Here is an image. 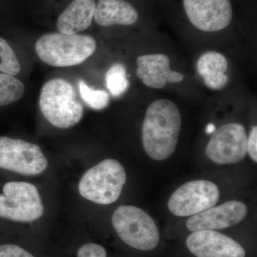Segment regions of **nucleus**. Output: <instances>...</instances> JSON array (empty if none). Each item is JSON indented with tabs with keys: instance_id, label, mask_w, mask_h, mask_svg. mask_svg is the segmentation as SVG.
Here are the masks:
<instances>
[{
	"instance_id": "obj_1",
	"label": "nucleus",
	"mask_w": 257,
	"mask_h": 257,
	"mask_svg": "<svg viewBox=\"0 0 257 257\" xmlns=\"http://www.w3.org/2000/svg\"><path fill=\"white\" fill-rule=\"evenodd\" d=\"M182 117L173 101L161 99L147 108L143 126L144 149L152 160H167L178 144Z\"/></svg>"
},
{
	"instance_id": "obj_2",
	"label": "nucleus",
	"mask_w": 257,
	"mask_h": 257,
	"mask_svg": "<svg viewBox=\"0 0 257 257\" xmlns=\"http://www.w3.org/2000/svg\"><path fill=\"white\" fill-rule=\"evenodd\" d=\"M96 42L89 35L52 32L42 35L35 44L40 60L55 67L78 65L94 53Z\"/></svg>"
},
{
	"instance_id": "obj_3",
	"label": "nucleus",
	"mask_w": 257,
	"mask_h": 257,
	"mask_svg": "<svg viewBox=\"0 0 257 257\" xmlns=\"http://www.w3.org/2000/svg\"><path fill=\"white\" fill-rule=\"evenodd\" d=\"M40 106L47 121L61 128L77 124L84 113L73 84L61 78L50 79L44 84L40 92Z\"/></svg>"
},
{
	"instance_id": "obj_4",
	"label": "nucleus",
	"mask_w": 257,
	"mask_h": 257,
	"mask_svg": "<svg viewBox=\"0 0 257 257\" xmlns=\"http://www.w3.org/2000/svg\"><path fill=\"white\" fill-rule=\"evenodd\" d=\"M126 180V172L121 164L107 159L84 174L79 181V192L90 202L107 205L119 199Z\"/></svg>"
},
{
	"instance_id": "obj_5",
	"label": "nucleus",
	"mask_w": 257,
	"mask_h": 257,
	"mask_svg": "<svg viewBox=\"0 0 257 257\" xmlns=\"http://www.w3.org/2000/svg\"><path fill=\"white\" fill-rule=\"evenodd\" d=\"M111 222L120 239L131 247L150 251L160 242L156 223L140 208L120 206L113 214Z\"/></svg>"
},
{
	"instance_id": "obj_6",
	"label": "nucleus",
	"mask_w": 257,
	"mask_h": 257,
	"mask_svg": "<svg viewBox=\"0 0 257 257\" xmlns=\"http://www.w3.org/2000/svg\"><path fill=\"white\" fill-rule=\"evenodd\" d=\"M44 207L38 189L25 182H10L0 194V217L18 222H30L40 219Z\"/></svg>"
},
{
	"instance_id": "obj_7",
	"label": "nucleus",
	"mask_w": 257,
	"mask_h": 257,
	"mask_svg": "<svg viewBox=\"0 0 257 257\" xmlns=\"http://www.w3.org/2000/svg\"><path fill=\"white\" fill-rule=\"evenodd\" d=\"M47 166V158L38 145L18 139L0 137V168L34 176L42 173Z\"/></svg>"
},
{
	"instance_id": "obj_8",
	"label": "nucleus",
	"mask_w": 257,
	"mask_h": 257,
	"mask_svg": "<svg viewBox=\"0 0 257 257\" xmlns=\"http://www.w3.org/2000/svg\"><path fill=\"white\" fill-rule=\"evenodd\" d=\"M217 186L207 180H194L182 184L172 194L168 208L174 215H195L214 207L219 199Z\"/></svg>"
},
{
	"instance_id": "obj_9",
	"label": "nucleus",
	"mask_w": 257,
	"mask_h": 257,
	"mask_svg": "<svg viewBox=\"0 0 257 257\" xmlns=\"http://www.w3.org/2000/svg\"><path fill=\"white\" fill-rule=\"evenodd\" d=\"M209 160L219 165L237 163L247 154V135L242 124L229 123L215 130L205 150Z\"/></svg>"
},
{
	"instance_id": "obj_10",
	"label": "nucleus",
	"mask_w": 257,
	"mask_h": 257,
	"mask_svg": "<svg viewBox=\"0 0 257 257\" xmlns=\"http://www.w3.org/2000/svg\"><path fill=\"white\" fill-rule=\"evenodd\" d=\"M183 5L190 23L202 31L224 30L232 20L229 0H183Z\"/></svg>"
},
{
	"instance_id": "obj_11",
	"label": "nucleus",
	"mask_w": 257,
	"mask_h": 257,
	"mask_svg": "<svg viewBox=\"0 0 257 257\" xmlns=\"http://www.w3.org/2000/svg\"><path fill=\"white\" fill-rule=\"evenodd\" d=\"M186 244L197 257H245L246 254L237 241L215 230L193 231Z\"/></svg>"
},
{
	"instance_id": "obj_12",
	"label": "nucleus",
	"mask_w": 257,
	"mask_h": 257,
	"mask_svg": "<svg viewBox=\"0 0 257 257\" xmlns=\"http://www.w3.org/2000/svg\"><path fill=\"white\" fill-rule=\"evenodd\" d=\"M247 211L244 203L230 200L191 216L186 226L191 231L226 229L241 222Z\"/></svg>"
},
{
	"instance_id": "obj_13",
	"label": "nucleus",
	"mask_w": 257,
	"mask_h": 257,
	"mask_svg": "<svg viewBox=\"0 0 257 257\" xmlns=\"http://www.w3.org/2000/svg\"><path fill=\"white\" fill-rule=\"evenodd\" d=\"M137 76L147 87L160 89L165 87L167 82L183 81V74L171 69L170 58L164 54L140 56L137 59Z\"/></svg>"
},
{
	"instance_id": "obj_14",
	"label": "nucleus",
	"mask_w": 257,
	"mask_h": 257,
	"mask_svg": "<svg viewBox=\"0 0 257 257\" xmlns=\"http://www.w3.org/2000/svg\"><path fill=\"white\" fill-rule=\"evenodd\" d=\"M95 8L94 0H73L57 19L59 32L74 35L87 30L92 25Z\"/></svg>"
},
{
	"instance_id": "obj_15",
	"label": "nucleus",
	"mask_w": 257,
	"mask_h": 257,
	"mask_svg": "<svg viewBox=\"0 0 257 257\" xmlns=\"http://www.w3.org/2000/svg\"><path fill=\"white\" fill-rule=\"evenodd\" d=\"M137 10L124 0H98L94 19L102 27L132 25L138 21Z\"/></svg>"
},
{
	"instance_id": "obj_16",
	"label": "nucleus",
	"mask_w": 257,
	"mask_h": 257,
	"mask_svg": "<svg viewBox=\"0 0 257 257\" xmlns=\"http://www.w3.org/2000/svg\"><path fill=\"white\" fill-rule=\"evenodd\" d=\"M228 62L222 54L217 52H207L203 54L197 63V70L202 77L204 84L214 90H220L226 85Z\"/></svg>"
},
{
	"instance_id": "obj_17",
	"label": "nucleus",
	"mask_w": 257,
	"mask_h": 257,
	"mask_svg": "<svg viewBox=\"0 0 257 257\" xmlns=\"http://www.w3.org/2000/svg\"><path fill=\"white\" fill-rule=\"evenodd\" d=\"M25 94V85L10 74L0 73V106L18 101Z\"/></svg>"
},
{
	"instance_id": "obj_18",
	"label": "nucleus",
	"mask_w": 257,
	"mask_h": 257,
	"mask_svg": "<svg viewBox=\"0 0 257 257\" xmlns=\"http://www.w3.org/2000/svg\"><path fill=\"white\" fill-rule=\"evenodd\" d=\"M105 80L106 87L114 97L122 95L130 87L126 67L121 63L114 64L108 69Z\"/></svg>"
},
{
	"instance_id": "obj_19",
	"label": "nucleus",
	"mask_w": 257,
	"mask_h": 257,
	"mask_svg": "<svg viewBox=\"0 0 257 257\" xmlns=\"http://www.w3.org/2000/svg\"><path fill=\"white\" fill-rule=\"evenodd\" d=\"M79 90L82 100L91 109L101 110L109 103V95L106 91L89 87L84 81L79 80Z\"/></svg>"
},
{
	"instance_id": "obj_20",
	"label": "nucleus",
	"mask_w": 257,
	"mask_h": 257,
	"mask_svg": "<svg viewBox=\"0 0 257 257\" xmlns=\"http://www.w3.org/2000/svg\"><path fill=\"white\" fill-rule=\"evenodd\" d=\"M20 71L21 66L14 50L5 39L0 37V72L15 77Z\"/></svg>"
},
{
	"instance_id": "obj_21",
	"label": "nucleus",
	"mask_w": 257,
	"mask_h": 257,
	"mask_svg": "<svg viewBox=\"0 0 257 257\" xmlns=\"http://www.w3.org/2000/svg\"><path fill=\"white\" fill-rule=\"evenodd\" d=\"M77 257H106V251L101 245L88 243L79 248Z\"/></svg>"
},
{
	"instance_id": "obj_22",
	"label": "nucleus",
	"mask_w": 257,
	"mask_h": 257,
	"mask_svg": "<svg viewBox=\"0 0 257 257\" xmlns=\"http://www.w3.org/2000/svg\"><path fill=\"white\" fill-rule=\"evenodd\" d=\"M0 257H35L18 245H0Z\"/></svg>"
},
{
	"instance_id": "obj_23",
	"label": "nucleus",
	"mask_w": 257,
	"mask_h": 257,
	"mask_svg": "<svg viewBox=\"0 0 257 257\" xmlns=\"http://www.w3.org/2000/svg\"><path fill=\"white\" fill-rule=\"evenodd\" d=\"M247 152L255 163L257 162V126L251 127L247 138Z\"/></svg>"
},
{
	"instance_id": "obj_24",
	"label": "nucleus",
	"mask_w": 257,
	"mask_h": 257,
	"mask_svg": "<svg viewBox=\"0 0 257 257\" xmlns=\"http://www.w3.org/2000/svg\"><path fill=\"white\" fill-rule=\"evenodd\" d=\"M215 126L213 124H209L207 125V128H206V132L207 134H213L215 131Z\"/></svg>"
}]
</instances>
